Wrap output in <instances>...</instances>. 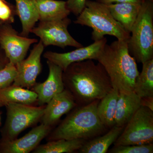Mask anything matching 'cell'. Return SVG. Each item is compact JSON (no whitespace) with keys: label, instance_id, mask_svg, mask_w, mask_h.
<instances>
[{"label":"cell","instance_id":"1","mask_svg":"<svg viewBox=\"0 0 153 153\" xmlns=\"http://www.w3.org/2000/svg\"><path fill=\"white\" fill-rule=\"evenodd\" d=\"M62 76L65 88L74 97L77 106L100 100L113 88L103 66L93 60L71 63Z\"/></svg>","mask_w":153,"mask_h":153},{"label":"cell","instance_id":"2","mask_svg":"<svg viewBox=\"0 0 153 153\" xmlns=\"http://www.w3.org/2000/svg\"><path fill=\"white\" fill-rule=\"evenodd\" d=\"M128 41L117 40L110 44H106L96 60L103 66L113 88L119 93L133 92L140 73L136 61L129 51Z\"/></svg>","mask_w":153,"mask_h":153},{"label":"cell","instance_id":"3","mask_svg":"<svg viewBox=\"0 0 153 153\" xmlns=\"http://www.w3.org/2000/svg\"><path fill=\"white\" fill-rule=\"evenodd\" d=\"M100 100L77 106L51 133L49 141L84 139L88 141L103 134L108 130L100 120L97 107Z\"/></svg>","mask_w":153,"mask_h":153},{"label":"cell","instance_id":"4","mask_svg":"<svg viewBox=\"0 0 153 153\" xmlns=\"http://www.w3.org/2000/svg\"><path fill=\"white\" fill-rule=\"evenodd\" d=\"M74 23L91 28V39L94 41L102 39L105 35L125 41L130 37V33L114 19L106 6L96 1L87 0L85 8Z\"/></svg>","mask_w":153,"mask_h":153},{"label":"cell","instance_id":"5","mask_svg":"<svg viewBox=\"0 0 153 153\" xmlns=\"http://www.w3.org/2000/svg\"><path fill=\"white\" fill-rule=\"evenodd\" d=\"M130 33L128 45L136 61L143 63L153 59V1H142Z\"/></svg>","mask_w":153,"mask_h":153},{"label":"cell","instance_id":"6","mask_svg":"<svg viewBox=\"0 0 153 153\" xmlns=\"http://www.w3.org/2000/svg\"><path fill=\"white\" fill-rule=\"evenodd\" d=\"M5 107L7 118L1 130L3 141L16 139L23 131L41 120L45 108L16 103H9Z\"/></svg>","mask_w":153,"mask_h":153},{"label":"cell","instance_id":"7","mask_svg":"<svg viewBox=\"0 0 153 153\" xmlns=\"http://www.w3.org/2000/svg\"><path fill=\"white\" fill-rule=\"evenodd\" d=\"M153 142V111L141 106L124 127L114 146L142 145Z\"/></svg>","mask_w":153,"mask_h":153},{"label":"cell","instance_id":"8","mask_svg":"<svg viewBox=\"0 0 153 153\" xmlns=\"http://www.w3.org/2000/svg\"><path fill=\"white\" fill-rule=\"evenodd\" d=\"M39 22L38 26L31 30V33L40 38L44 47L55 46L64 49L68 46L76 48L83 47L68 33V27L71 21L68 17L61 20Z\"/></svg>","mask_w":153,"mask_h":153},{"label":"cell","instance_id":"9","mask_svg":"<svg viewBox=\"0 0 153 153\" xmlns=\"http://www.w3.org/2000/svg\"><path fill=\"white\" fill-rule=\"evenodd\" d=\"M38 42L35 38L20 35L11 24L0 25V45L10 62L15 66L25 59L30 46Z\"/></svg>","mask_w":153,"mask_h":153},{"label":"cell","instance_id":"10","mask_svg":"<svg viewBox=\"0 0 153 153\" xmlns=\"http://www.w3.org/2000/svg\"><path fill=\"white\" fill-rule=\"evenodd\" d=\"M107 43L106 38L94 41L87 47H80L66 53H60L47 51L44 57L64 71L69 65L75 62L87 60H96Z\"/></svg>","mask_w":153,"mask_h":153},{"label":"cell","instance_id":"11","mask_svg":"<svg viewBox=\"0 0 153 153\" xmlns=\"http://www.w3.org/2000/svg\"><path fill=\"white\" fill-rule=\"evenodd\" d=\"M44 48V46L40 40L34 46L29 57L16 65L17 75L13 85L29 88L35 85L36 79L42 69L41 56Z\"/></svg>","mask_w":153,"mask_h":153},{"label":"cell","instance_id":"12","mask_svg":"<svg viewBox=\"0 0 153 153\" xmlns=\"http://www.w3.org/2000/svg\"><path fill=\"white\" fill-rule=\"evenodd\" d=\"M52 126L44 123L36 127L20 138L0 140V153H29L51 132Z\"/></svg>","mask_w":153,"mask_h":153},{"label":"cell","instance_id":"13","mask_svg":"<svg viewBox=\"0 0 153 153\" xmlns=\"http://www.w3.org/2000/svg\"><path fill=\"white\" fill-rule=\"evenodd\" d=\"M49 73L46 81L36 83L33 91L38 96L37 101L40 105L46 104L54 96L65 89L63 80V70L59 66L47 60Z\"/></svg>","mask_w":153,"mask_h":153},{"label":"cell","instance_id":"14","mask_svg":"<svg viewBox=\"0 0 153 153\" xmlns=\"http://www.w3.org/2000/svg\"><path fill=\"white\" fill-rule=\"evenodd\" d=\"M41 118L42 123L52 126L63 115L77 106L74 97L67 89L54 96L47 103Z\"/></svg>","mask_w":153,"mask_h":153},{"label":"cell","instance_id":"15","mask_svg":"<svg viewBox=\"0 0 153 153\" xmlns=\"http://www.w3.org/2000/svg\"><path fill=\"white\" fill-rule=\"evenodd\" d=\"M140 106V97L134 91L128 94L119 93L115 117V126H125Z\"/></svg>","mask_w":153,"mask_h":153},{"label":"cell","instance_id":"16","mask_svg":"<svg viewBox=\"0 0 153 153\" xmlns=\"http://www.w3.org/2000/svg\"><path fill=\"white\" fill-rule=\"evenodd\" d=\"M141 4L123 2L105 5L114 19L119 22L126 31L130 33L139 13Z\"/></svg>","mask_w":153,"mask_h":153},{"label":"cell","instance_id":"17","mask_svg":"<svg viewBox=\"0 0 153 153\" xmlns=\"http://www.w3.org/2000/svg\"><path fill=\"white\" fill-rule=\"evenodd\" d=\"M17 16L22 25L20 35L27 37L39 21V16L35 0H15Z\"/></svg>","mask_w":153,"mask_h":153},{"label":"cell","instance_id":"18","mask_svg":"<svg viewBox=\"0 0 153 153\" xmlns=\"http://www.w3.org/2000/svg\"><path fill=\"white\" fill-rule=\"evenodd\" d=\"M124 127L115 126L102 135L99 136L87 141L78 150L80 153H105L111 146L114 143Z\"/></svg>","mask_w":153,"mask_h":153},{"label":"cell","instance_id":"19","mask_svg":"<svg viewBox=\"0 0 153 153\" xmlns=\"http://www.w3.org/2000/svg\"><path fill=\"white\" fill-rule=\"evenodd\" d=\"M39 21H51L67 18L71 13L66 7V1L35 0Z\"/></svg>","mask_w":153,"mask_h":153},{"label":"cell","instance_id":"20","mask_svg":"<svg viewBox=\"0 0 153 153\" xmlns=\"http://www.w3.org/2000/svg\"><path fill=\"white\" fill-rule=\"evenodd\" d=\"M37 99V94L33 91L13 84L0 90V107L10 103L32 105Z\"/></svg>","mask_w":153,"mask_h":153},{"label":"cell","instance_id":"21","mask_svg":"<svg viewBox=\"0 0 153 153\" xmlns=\"http://www.w3.org/2000/svg\"><path fill=\"white\" fill-rule=\"evenodd\" d=\"M119 94L118 90L113 88L111 91L100 100L97 105L98 117L108 129L115 126V117Z\"/></svg>","mask_w":153,"mask_h":153},{"label":"cell","instance_id":"22","mask_svg":"<svg viewBox=\"0 0 153 153\" xmlns=\"http://www.w3.org/2000/svg\"><path fill=\"white\" fill-rule=\"evenodd\" d=\"M87 140L84 139H59L38 146L34 153H71L78 151Z\"/></svg>","mask_w":153,"mask_h":153},{"label":"cell","instance_id":"23","mask_svg":"<svg viewBox=\"0 0 153 153\" xmlns=\"http://www.w3.org/2000/svg\"><path fill=\"white\" fill-rule=\"evenodd\" d=\"M142 64V70L136 79L134 91L140 98L153 97V58Z\"/></svg>","mask_w":153,"mask_h":153},{"label":"cell","instance_id":"24","mask_svg":"<svg viewBox=\"0 0 153 153\" xmlns=\"http://www.w3.org/2000/svg\"><path fill=\"white\" fill-rule=\"evenodd\" d=\"M110 153H153V143L146 144L114 146L109 150Z\"/></svg>","mask_w":153,"mask_h":153},{"label":"cell","instance_id":"25","mask_svg":"<svg viewBox=\"0 0 153 153\" xmlns=\"http://www.w3.org/2000/svg\"><path fill=\"white\" fill-rule=\"evenodd\" d=\"M16 16V6L6 0H0V25L13 24Z\"/></svg>","mask_w":153,"mask_h":153},{"label":"cell","instance_id":"26","mask_svg":"<svg viewBox=\"0 0 153 153\" xmlns=\"http://www.w3.org/2000/svg\"><path fill=\"white\" fill-rule=\"evenodd\" d=\"M16 75V66L9 62L0 70V90L12 85Z\"/></svg>","mask_w":153,"mask_h":153},{"label":"cell","instance_id":"27","mask_svg":"<svg viewBox=\"0 0 153 153\" xmlns=\"http://www.w3.org/2000/svg\"><path fill=\"white\" fill-rule=\"evenodd\" d=\"M87 0H67L66 1V7L70 13L75 16H79L85 8Z\"/></svg>","mask_w":153,"mask_h":153},{"label":"cell","instance_id":"28","mask_svg":"<svg viewBox=\"0 0 153 153\" xmlns=\"http://www.w3.org/2000/svg\"><path fill=\"white\" fill-rule=\"evenodd\" d=\"M143 0H96V1L105 5H109L115 3L131 2L141 4Z\"/></svg>","mask_w":153,"mask_h":153},{"label":"cell","instance_id":"29","mask_svg":"<svg viewBox=\"0 0 153 153\" xmlns=\"http://www.w3.org/2000/svg\"><path fill=\"white\" fill-rule=\"evenodd\" d=\"M141 106L146 107L153 111V97L140 98Z\"/></svg>","mask_w":153,"mask_h":153},{"label":"cell","instance_id":"30","mask_svg":"<svg viewBox=\"0 0 153 153\" xmlns=\"http://www.w3.org/2000/svg\"><path fill=\"white\" fill-rule=\"evenodd\" d=\"M10 62L4 51L0 45V70L4 68Z\"/></svg>","mask_w":153,"mask_h":153},{"label":"cell","instance_id":"31","mask_svg":"<svg viewBox=\"0 0 153 153\" xmlns=\"http://www.w3.org/2000/svg\"><path fill=\"white\" fill-rule=\"evenodd\" d=\"M1 114H0V125H1Z\"/></svg>","mask_w":153,"mask_h":153},{"label":"cell","instance_id":"32","mask_svg":"<svg viewBox=\"0 0 153 153\" xmlns=\"http://www.w3.org/2000/svg\"><path fill=\"white\" fill-rule=\"evenodd\" d=\"M143 1H153V0H143Z\"/></svg>","mask_w":153,"mask_h":153}]
</instances>
